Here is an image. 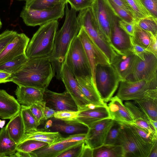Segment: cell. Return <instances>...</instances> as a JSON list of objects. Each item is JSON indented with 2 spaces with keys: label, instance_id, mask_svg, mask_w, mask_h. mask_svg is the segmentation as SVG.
I'll use <instances>...</instances> for the list:
<instances>
[{
  "label": "cell",
  "instance_id": "ab89813d",
  "mask_svg": "<svg viewBox=\"0 0 157 157\" xmlns=\"http://www.w3.org/2000/svg\"><path fill=\"white\" fill-rule=\"evenodd\" d=\"M48 145V144L46 142L35 140H28L18 144L17 151L30 153Z\"/></svg>",
  "mask_w": 157,
  "mask_h": 157
},
{
  "label": "cell",
  "instance_id": "c3c4849f",
  "mask_svg": "<svg viewBox=\"0 0 157 157\" xmlns=\"http://www.w3.org/2000/svg\"><path fill=\"white\" fill-rule=\"evenodd\" d=\"M118 24L119 26L127 34L131 36L133 35L135 29V22H128L119 18Z\"/></svg>",
  "mask_w": 157,
  "mask_h": 157
},
{
  "label": "cell",
  "instance_id": "4fadbf2b",
  "mask_svg": "<svg viewBox=\"0 0 157 157\" xmlns=\"http://www.w3.org/2000/svg\"><path fill=\"white\" fill-rule=\"evenodd\" d=\"M155 79H157V57L147 51L144 55V59L138 58L133 72L126 80L150 81Z\"/></svg>",
  "mask_w": 157,
  "mask_h": 157
},
{
  "label": "cell",
  "instance_id": "b9f144b4",
  "mask_svg": "<svg viewBox=\"0 0 157 157\" xmlns=\"http://www.w3.org/2000/svg\"><path fill=\"white\" fill-rule=\"evenodd\" d=\"M17 33L6 30L0 34V54L6 46L16 36Z\"/></svg>",
  "mask_w": 157,
  "mask_h": 157
},
{
  "label": "cell",
  "instance_id": "83f0119b",
  "mask_svg": "<svg viewBox=\"0 0 157 157\" xmlns=\"http://www.w3.org/2000/svg\"><path fill=\"white\" fill-rule=\"evenodd\" d=\"M63 138L57 132L47 131L45 129H36L25 132L21 142L30 140L46 142L50 145L60 141Z\"/></svg>",
  "mask_w": 157,
  "mask_h": 157
},
{
  "label": "cell",
  "instance_id": "91938a15",
  "mask_svg": "<svg viewBox=\"0 0 157 157\" xmlns=\"http://www.w3.org/2000/svg\"><path fill=\"white\" fill-rule=\"evenodd\" d=\"M20 0V1H22V0H24V1H27V0Z\"/></svg>",
  "mask_w": 157,
  "mask_h": 157
},
{
  "label": "cell",
  "instance_id": "44dd1931",
  "mask_svg": "<svg viewBox=\"0 0 157 157\" xmlns=\"http://www.w3.org/2000/svg\"><path fill=\"white\" fill-rule=\"evenodd\" d=\"M108 118H111L108 105H97L95 107L78 111L77 119L89 128L96 122Z\"/></svg>",
  "mask_w": 157,
  "mask_h": 157
},
{
  "label": "cell",
  "instance_id": "3957f363",
  "mask_svg": "<svg viewBox=\"0 0 157 157\" xmlns=\"http://www.w3.org/2000/svg\"><path fill=\"white\" fill-rule=\"evenodd\" d=\"M58 20L48 22L40 27L34 34L27 47L28 58L49 56L53 50L59 25Z\"/></svg>",
  "mask_w": 157,
  "mask_h": 157
},
{
  "label": "cell",
  "instance_id": "74e56055",
  "mask_svg": "<svg viewBox=\"0 0 157 157\" xmlns=\"http://www.w3.org/2000/svg\"><path fill=\"white\" fill-rule=\"evenodd\" d=\"M120 128V123L114 120L107 132L103 144L120 145L119 140Z\"/></svg>",
  "mask_w": 157,
  "mask_h": 157
},
{
  "label": "cell",
  "instance_id": "8fae6325",
  "mask_svg": "<svg viewBox=\"0 0 157 157\" xmlns=\"http://www.w3.org/2000/svg\"><path fill=\"white\" fill-rule=\"evenodd\" d=\"M91 8L100 31L110 43L111 28L116 16L105 0H94Z\"/></svg>",
  "mask_w": 157,
  "mask_h": 157
},
{
  "label": "cell",
  "instance_id": "1f68e13d",
  "mask_svg": "<svg viewBox=\"0 0 157 157\" xmlns=\"http://www.w3.org/2000/svg\"><path fill=\"white\" fill-rule=\"evenodd\" d=\"M20 112L25 132L37 129L40 122L35 117L29 107L21 105Z\"/></svg>",
  "mask_w": 157,
  "mask_h": 157
},
{
  "label": "cell",
  "instance_id": "f546056e",
  "mask_svg": "<svg viewBox=\"0 0 157 157\" xmlns=\"http://www.w3.org/2000/svg\"><path fill=\"white\" fill-rule=\"evenodd\" d=\"M17 145L9 135L6 126L2 128L0 131V157H12Z\"/></svg>",
  "mask_w": 157,
  "mask_h": 157
},
{
  "label": "cell",
  "instance_id": "d6a6232c",
  "mask_svg": "<svg viewBox=\"0 0 157 157\" xmlns=\"http://www.w3.org/2000/svg\"><path fill=\"white\" fill-rule=\"evenodd\" d=\"M64 2L67 3L66 0H29L26 1L24 7L30 10H42L52 8Z\"/></svg>",
  "mask_w": 157,
  "mask_h": 157
},
{
  "label": "cell",
  "instance_id": "f35d334b",
  "mask_svg": "<svg viewBox=\"0 0 157 157\" xmlns=\"http://www.w3.org/2000/svg\"><path fill=\"white\" fill-rule=\"evenodd\" d=\"M142 29L157 35V18L151 16L139 20L136 23Z\"/></svg>",
  "mask_w": 157,
  "mask_h": 157
},
{
  "label": "cell",
  "instance_id": "277c9868",
  "mask_svg": "<svg viewBox=\"0 0 157 157\" xmlns=\"http://www.w3.org/2000/svg\"><path fill=\"white\" fill-rule=\"evenodd\" d=\"M77 18L80 27L84 29L92 42L104 54L111 64L115 52L100 31L91 7L79 11Z\"/></svg>",
  "mask_w": 157,
  "mask_h": 157
},
{
  "label": "cell",
  "instance_id": "ee69618b",
  "mask_svg": "<svg viewBox=\"0 0 157 157\" xmlns=\"http://www.w3.org/2000/svg\"><path fill=\"white\" fill-rule=\"evenodd\" d=\"M84 141L75 145L61 153L57 157H80Z\"/></svg>",
  "mask_w": 157,
  "mask_h": 157
},
{
  "label": "cell",
  "instance_id": "30bf717a",
  "mask_svg": "<svg viewBox=\"0 0 157 157\" xmlns=\"http://www.w3.org/2000/svg\"><path fill=\"white\" fill-rule=\"evenodd\" d=\"M86 135L79 134L63 137L55 144L48 145L29 153L31 157H57L70 147L85 141Z\"/></svg>",
  "mask_w": 157,
  "mask_h": 157
},
{
  "label": "cell",
  "instance_id": "680465c9",
  "mask_svg": "<svg viewBox=\"0 0 157 157\" xmlns=\"http://www.w3.org/2000/svg\"><path fill=\"white\" fill-rule=\"evenodd\" d=\"M2 26V23L1 21L0 18V29L1 28Z\"/></svg>",
  "mask_w": 157,
  "mask_h": 157
},
{
  "label": "cell",
  "instance_id": "9c48e42d",
  "mask_svg": "<svg viewBox=\"0 0 157 157\" xmlns=\"http://www.w3.org/2000/svg\"><path fill=\"white\" fill-rule=\"evenodd\" d=\"M119 84L116 96L122 101H135L140 98L149 90L157 89V79L150 81L122 80Z\"/></svg>",
  "mask_w": 157,
  "mask_h": 157
},
{
  "label": "cell",
  "instance_id": "603a6c76",
  "mask_svg": "<svg viewBox=\"0 0 157 157\" xmlns=\"http://www.w3.org/2000/svg\"><path fill=\"white\" fill-rule=\"evenodd\" d=\"M124 104L132 117L133 120L132 123L145 130L154 136L157 135V131L152 124V120L134 102L128 101L125 102Z\"/></svg>",
  "mask_w": 157,
  "mask_h": 157
},
{
  "label": "cell",
  "instance_id": "7dc6e473",
  "mask_svg": "<svg viewBox=\"0 0 157 157\" xmlns=\"http://www.w3.org/2000/svg\"><path fill=\"white\" fill-rule=\"evenodd\" d=\"M151 15L157 18V0H140Z\"/></svg>",
  "mask_w": 157,
  "mask_h": 157
},
{
  "label": "cell",
  "instance_id": "f6af8a7d",
  "mask_svg": "<svg viewBox=\"0 0 157 157\" xmlns=\"http://www.w3.org/2000/svg\"><path fill=\"white\" fill-rule=\"evenodd\" d=\"M94 0H66L71 7L77 11L91 7Z\"/></svg>",
  "mask_w": 157,
  "mask_h": 157
},
{
  "label": "cell",
  "instance_id": "f907efd6",
  "mask_svg": "<svg viewBox=\"0 0 157 157\" xmlns=\"http://www.w3.org/2000/svg\"><path fill=\"white\" fill-rule=\"evenodd\" d=\"M132 44L131 51L137 57L142 59H144V55L147 51L145 48L136 44Z\"/></svg>",
  "mask_w": 157,
  "mask_h": 157
},
{
  "label": "cell",
  "instance_id": "816d5d0a",
  "mask_svg": "<svg viewBox=\"0 0 157 157\" xmlns=\"http://www.w3.org/2000/svg\"><path fill=\"white\" fill-rule=\"evenodd\" d=\"M93 149L86 143L83 147L80 157H93Z\"/></svg>",
  "mask_w": 157,
  "mask_h": 157
},
{
  "label": "cell",
  "instance_id": "836d02e7",
  "mask_svg": "<svg viewBox=\"0 0 157 157\" xmlns=\"http://www.w3.org/2000/svg\"><path fill=\"white\" fill-rule=\"evenodd\" d=\"M26 54L0 65V71L13 74L17 71L28 60Z\"/></svg>",
  "mask_w": 157,
  "mask_h": 157
},
{
  "label": "cell",
  "instance_id": "11a10c76",
  "mask_svg": "<svg viewBox=\"0 0 157 157\" xmlns=\"http://www.w3.org/2000/svg\"><path fill=\"white\" fill-rule=\"evenodd\" d=\"M12 75L6 72L0 71V83L8 82V79Z\"/></svg>",
  "mask_w": 157,
  "mask_h": 157
},
{
  "label": "cell",
  "instance_id": "484cf974",
  "mask_svg": "<svg viewBox=\"0 0 157 157\" xmlns=\"http://www.w3.org/2000/svg\"><path fill=\"white\" fill-rule=\"evenodd\" d=\"M109 101L107 105L112 119L120 122L133 123L130 113L121 99L116 95Z\"/></svg>",
  "mask_w": 157,
  "mask_h": 157
},
{
  "label": "cell",
  "instance_id": "5bb4252c",
  "mask_svg": "<svg viewBox=\"0 0 157 157\" xmlns=\"http://www.w3.org/2000/svg\"><path fill=\"white\" fill-rule=\"evenodd\" d=\"M78 36L82 43L88 59L95 84L96 66L98 64H110L104 54L92 42L82 27H81Z\"/></svg>",
  "mask_w": 157,
  "mask_h": 157
},
{
  "label": "cell",
  "instance_id": "ba28073f",
  "mask_svg": "<svg viewBox=\"0 0 157 157\" xmlns=\"http://www.w3.org/2000/svg\"><path fill=\"white\" fill-rule=\"evenodd\" d=\"M67 3H62L50 8L39 10H30L24 7L20 16L27 26H40L49 21L63 18Z\"/></svg>",
  "mask_w": 157,
  "mask_h": 157
},
{
  "label": "cell",
  "instance_id": "52a82bcc",
  "mask_svg": "<svg viewBox=\"0 0 157 157\" xmlns=\"http://www.w3.org/2000/svg\"><path fill=\"white\" fill-rule=\"evenodd\" d=\"M64 63L75 78H92L88 59L78 35L71 42L65 56Z\"/></svg>",
  "mask_w": 157,
  "mask_h": 157
},
{
  "label": "cell",
  "instance_id": "2e32d148",
  "mask_svg": "<svg viewBox=\"0 0 157 157\" xmlns=\"http://www.w3.org/2000/svg\"><path fill=\"white\" fill-rule=\"evenodd\" d=\"M47 120L44 126L45 129L48 131L58 132L60 134L62 133L70 135L87 134L89 128L77 119L64 121L53 117Z\"/></svg>",
  "mask_w": 157,
  "mask_h": 157
},
{
  "label": "cell",
  "instance_id": "6f0895ef",
  "mask_svg": "<svg viewBox=\"0 0 157 157\" xmlns=\"http://www.w3.org/2000/svg\"><path fill=\"white\" fill-rule=\"evenodd\" d=\"M12 157H31L29 153H27L21 151H17Z\"/></svg>",
  "mask_w": 157,
  "mask_h": 157
},
{
  "label": "cell",
  "instance_id": "e575fe53",
  "mask_svg": "<svg viewBox=\"0 0 157 157\" xmlns=\"http://www.w3.org/2000/svg\"><path fill=\"white\" fill-rule=\"evenodd\" d=\"M151 34L140 28L136 23L134 34L131 36L132 44H137L146 49L150 43Z\"/></svg>",
  "mask_w": 157,
  "mask_h": 157
},
{
  "label": "cell",
  "instance_id": "6da1fadb",
  "mask_svg": "<svg viewBox=\"0 0 157 157\" xmlns=\"http://www.w3.org/2000/svg\"><path fill=\"white\" fill-rule=\"evenodd\" d=\"M55 76L49 56L28 58L16 72L12 75L8 82L17 86L34 87L44 90Z\"/></svg>",
  "mask_w": 157,
  "mask_h": 157
},
{
  "label": "cell",
  "instance_id": "cb8c5ba5",
  "mask_svg": "<svg viewBox=\"0 0 157 157\" xmlns=\"http://www.w3.org/2000/svg\"><path fill=\"white\" fill-rule=\"evenodd\" d=\"M134 102L151 120L157 121V89L149 90Z\"/></svg>",
  "mask_w": 157,
  "mask_h": 157
},
{
  "label": "cell",
  "instance_id": "d4e9b609",
  "mask_svg": "<svg viewBox=\"0 0 157 157\" xmlns=\"http://www.w3.org/2000/svg\"><path fill=\"white\" fill-rule=\"evenodd\" d=\"M21 107L13 96L0 89V118L10 119L20 111Z\"/></svg>",
  "mask_w": 157,
  "mask_h": 157
},
{
  "label": "cell",
  "instance_id": "bcb514c9",
  "mask_svg": "<svg viewBox=\"0 0 157 157\" xmlns=\"http://www.w3.org/2000/svg\"><path fill=\"white\" fill-rule=\"evenodd\" d=\"M78 111H57L55 113L53 117L57 119L64 121H72L77 119Z\"/></svg>",
  "mask_w": 157,
  "mask_h": 157
},
{
  "label": "cell",
  "instance_id": "7c38bea8",
  "mask_svg": "<svg viewBox=\"0 0 157 157\" xmlns=\"http://www.w3.org/2000/svg\"><path fill=\"white\" fill-rule=\"evenodd\" d=\"M61 79L66 90L70 94L76 103L78 111L95 107V105L90 103L85 97L73 75L64 63L61 72Z\"/></svg>",
  "mask_w": 157,
  "mask_h": 157
},
{
  "label": "cell",
  "instance_id": "db71d44e",
  "mask_svg": "<svg viewBox=\"0 0 157 157\" xmlns=\"http://www.w3.org/2000/svg\"><path fill=\"white\" fill-rule=\"evenodd\" d=\"M117 5L122 7L132 13L131 9L126 0H111Z\"/></svg>",
  "mask_w": 157,
  "mask_h": 157
},
{
  "label": "cell",
  "instance_id": "ac0fdd59",
  "mask_svg": "<svg viewBox=\"0 0 157 157\" xmlns=\"http://www.w3.org/2000/svg\"><path fill=\"white\" fill-rule=\"evenodd\" d=\"M114 120L108 118L99 121L89 128L86 134V143L93 149L102 145L107 132Z\"/></svg>",
  "mask_w": 157,
  "mask_h": 157
},
{
  "label": "cell",
  "instance_id": "f1b7e54d",
  "mask_svg": "<svg viewBox=\"0 0 157 157\" xmlns=\"http://www.w3.org/2000/svg\"><path fill=\"white\" fill-rule=\"evenodd\" d=\"M6 127L12 139L18 144L20 143L25 133L20 111L10 119Z\"/></svg>",
  "mask_w": 157,
  "mask_h": 157
},
{
  "label": "cell",
  "instance_id": "f5cc1de1",
  "mask_svg": "<svg viewBox=\"0 0 157 157\" xmlns=\"http://www.w3.org/2000/svg\"><path fill=\"white\" fill-rule=\"evenodd\" d=\"M56 111L53 109L45 105L44 107L43 110L44 120H47L53 117Z\"/></svg>",
  "mask_w": 157,
  "mask_h": 157
},
{
  "label": "cell",
  "instance_id": "4316f807",
  "mask_svg": "<svg viewBox=\"0 0 157 157\" xmlns=\"http://www.w3.org/2000/svg\"><path fill=\"white\" fill-rule=\"evenodd\" d=\"M80 90L86 98L91 103L95 105H104L94 83L92 78L76 77Z\"/></svg>",
  "mask_w": 157,
  "mask_h": 157
},
{
  "label": "cell",
  "instance_id": "9a60e30c",
  "mask_svg": "<svg viewBox=\"0 0 157 157\" xmlns=\"http://www.w3.org/2000/svg\"><path fill=\"white\" fill-rule=\"evenodd\" d=\"M43 101L46 105L55 111H78L77 106L73 99L66 90L57 93L46 88L44 90Z\"/></svg>",
  "mask_w": 157,
  "mask_h": 157
},
{
  "label": "cell",
  "instance_id": "e0dca14e",
  "mask_svg": "<svg viewBox=\"0 0 157 157\" xmlns=\"http://www.w3.org/2000/svg\"><path fill=\"white\" fill-rule=\"evenodd\" d=\"M115 52V55L111 64L118 75L121 81L126 80L133 72L138 57L131 50L121 53Z\"/></svg>",
  "mask_w": 157,
  "mask_h": 157
},
{
  "label": "cell",
  "instance_id": "7a4b0ae2",
  "mask_svg": "<svg viewBox=\"0 0 157 157\" xmlns=\"http://www.w3.org/2000/svg\"><path fill=\"white\" fill-rule=\"evenodd\" d=\"M77 12L73 8H69L67 3L66 4L65 20L60 29L56 32L53 50L49 56L54 71L55 76L58 79H61L62 69L71 42L77 36L81 28Z\"/></svg>",
  "mask_w": 157,
  "mask_h": 157
},
{
  "label": "cell",
  "instance_id": "4dcf8cb0",
  "mask_svg": "<svg viewBox=\"0 0 157 157\" xmlns=\"http://www.w3.org/2000/svg\"><path fill=\"white\" fill-rule=\"evenodd\" d=\"M93 157H124L121 145L103 144L93 149Z\"/></svg>",
  "mask_w": 157,
  "mask_h": 157
},
{
  "label": "cell",
  "instance_id": "7bdbcfd3",
  "mask_svg": "<svg viewBox=\"0 0 157 157\" xmlns=\"http://www.w3.org/2000/svg\"><path fill=\"white\" fill-rule=\"evenodd\" d=\"M45 105V102L43 101L33 104L29 107L34 116L40 122L44 120L43 110Z\"/></svg>",
  "mask_w": 157,
  "mask_h": 157
},
{
  "label": "cell",
  "instance_id": "ffe728a7",
  "mask_svg": "<svg viewBox=\"0 0 157 157\" xmlns=\"http://www.w3.org/2000/svg\"><path fill=\"white\" fill-rule=\"evenodd\" d=\"M119 19L116 16L112 24L110 44L115 52L121 53L131 50L132 44L131 36L119 26L118 24Z\"/></svg>",
  "mask_w": 157,
  "mask_h": 157
},
{
  "label": "cell",
  "instance_id": "5b68a950",
  "mask_svg": "<svg viewBox=\"0 0 157 157\" xmlns=\"http://www.w3.org/2000/svg\"><path fill=\"white\" fill-rule=\"evenodd\" d=\"M119 122V140L124 157H148L153 145L144 141L128 123Z\"/></svg>",
  "mask_w": 157,
  "mask_h": 157
},
{
  "label": "cell",
  "instance_id": "8d00e7d4",
  "mask_svg": "<svg viewBox=\"0 0 157 157\" xmlns=\"http://www.w3.org/2000/svg\"><path fill=\"white\" fill-rule=\"evenodd\" d=\"M115 15L120 19L128 22H135V18L132 13L117 5L111 0H105Z\"/></svg>",
  "mask_w": 157,
  "mask_h": 157
},
{
  "label": "cell",
  "instance_id": "d590c367",
  "mask_svg": "<svg viewBox=\"0 0 157 157\" xmlns=\"http://www.w3.org/2000/svg\"><path fill=\"white\" fill-rule=\"evenodd\" d=\"M126 1L131 9L136 23L141 19L151 16L143 6L140 0Z\"/></svg>",
  "mask_w": 157,
  "mask_h": 157
},
{
  "label": "cell",
  "instance_id": "7402d4cb",
  "mask_svg": "<svg viewBox=\"0 0 157 157\" xmlns=\"http://www.w3.org/2000/svg\"><path fill=\"white\" fill-rule=\"evenodd\" d=\"M44 91V90L34 87L18 86L15 93L19 103L29 107L43 101Z\"/></svg>",
  "mask_w": 157,
  "mask_h": 157
},
{
  "label": "cell",
  "instance_id": "d6986e66",
  "mask_svg": "<svg viewBox=\"0 0 157 157\" xmlns=\"http://www.w3.org/2000/svg\"><path fill=\"white\" fill-rule=\"evenodd\" d=\"M29 38L24 33H17L0 54V65L26 54Z\"/></svg>",
  "mask_w": 157,
  "mask_h": 157
},
{
  "label": "cell",
  "instance_id": "8992f818",
  "mask_svg": "<svg viewBox=\"0 0 157 157\" xmlns=\"http://www.w3.org/2000/svg\"><path fill=\"white\" fill-rule=\"evenodd\" d=\"M95 84L102 100L109 101L117 90L121 79L111 64H98L95 70Z\"/></svg>",
  "mask_w": 157,
  "mask_h": 157
},
{
  "label": "cell",
  "instance_id": "9f6ffc18",
  "mask_svg": "<svg viewBox=\"0 0 157 157\" xmlns=\"http://www.w3.org/2000/svg\"><path fill=\"white\" fill-rule=\"evenodd\" d=\"M148 157H157V140L152 145Z\"/></svg>",
  "mask_w": 157,
  "mask_h": 157
},
{
  "label": "cell",
  "instance_id": "681fc988",
  "mask_svg": "<svg viewBox=\"0 0 157 157\" xmlns=\"http://www.w3.org/2000/svg\"><path fill=\"white\" fill-rule=\"evenodd\" d=\"M157 35H154L151 34V40L150 43L146 50L153 54L157 57Z\"/></svg>",
  "mask_w": 157,
  "mask_h": 157
},
{
  "label": "cell",
  "instance_id": "60d3db41",
  "mask_svg": "<svg viewBox=\"0 0 157 157\" xmlns=\"http://www.w3.org/2000/svg\"><path fill=\"white\" fill-rule=\"evenodd\" d=\"M129 124L139 136L146 143L152 145L157 140V138L145 130L133 123Z\"/></svg>",
  "mask_w": 157,
  "mask_h": 157
}]
</instances>
